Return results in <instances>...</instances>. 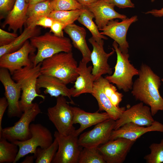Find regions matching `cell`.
I'll return each instance as SVG.
<instances>
[{
	"label": "cell",
	"mask_w": 163,
	"mask_h": 163,
	"mask_svg": "<svg viewBox=\"0 0 163 163\" xmlns=\"http://www.w3.org/2000/svg\"><path fill=\"white\" fill-rule=\"evenodd\" d=\"M138 75L133 83L131 94L136 100L150 107L153 116L158 111L163 110V98L159 91L160 78L145 64L141 65Z\"/></svg>",
	"instance_id": "cell-1"
},
{
	"label": "cell",
	"mask_w": 163,
	"mask_h": 163,
	"mask_svg": "<svg viewBox=\"0 0 163 163\" xmlns=\"http://www.w3.org/2000/svg\"><path fill=\"white\" fill-rule=\"evenodd\" d=\"M78 66L72 52H62L43 60L40 72L57 78L67 85L75 82L78 77Z\"/></svg>",
	"instance_id": "cell-2"
},
{
	"label": "cell",
	"mask_w": 163,
	"mask_h": 163,
	"mask_svg": "<svg viewBox=\"0 0 163 163\" xmlns=\"http://www.w3.org/2000/svg\"><path fill=\"white\" fill-rule=\"evenodd\" d=\"M41 63L34 66L32 62L29 66L15 71L11 75L13 80L19 84L21 88L22 92L20 106L23 112L33 106L34 103L32 101L36 97L45 99V96L39 94L36 88L37 79L41 74Z\"/></svg>",
	"instance_id": "cell-3"
},
{
	"label": "cell",
	"mask_w": 163,
	"mask_h": 163,
	"mask_svg": "<svg viewBox=\"0 0 163 163\" xmlns=\"http://www.w3.org/2000/svg\"><path fill=\"white\" fill-rule=\"evenodd\" d=\"M30 40L31 45L37 50L36 54L30 58L34 66L57 53L72 52V44L69 38L58 37L50 32L34 36Z\"/></svg>",
	"instance_id": "cell-4"
},
{
	"label": "cell",
	"mask_w": 163,
	"mask_h": 163,
	"mask_svg": "<svg viewBox=\"0 0 163 163\" xmlns=\"http://www.w3.org/2000/svg\"><path fill=\"white\" fill-rule=\"evenodd\" d=\"M112 45L117 55L114 71L113 75L105 78L110 82L115 84L119 90L128 92L132 88L133 78L139 75V70L131 64L129 59V54L122 52L117 42L114 41Z\"/></svg>",
	"instance_id": "cell-5"
},
{
	"label": "cell",
	"mask_w": 163,
	"mask_h": 163,
	"mask_svg": "<svg viewBox=\"0 0 163 163\" xmlns=\"http://www.w3.org/2000/svg\"><path fill=\"white\" fill-rule=\"evenodd\" d=\"M31 136L24 141H15L13 142L19 147V151L14 163L29 154H36L37 148L46 149L53 142L52 133L46 127L40 123H32L30 126Z\"/></svg>",
	"instance_id": "cell-6"
},
{
	"label": "cell",
	"mask_w": 163,
	"mask_h": 163,
	"mask_svg": "<svg viewBox=\"0 0 163 163\" xmlns=\"http://www.w3.org/2000/svg\"><path fill=\"white\" fill-rule=\"evenodd\" d=\"M69 103L64 96H60L57 97L55 105L47 110L49 119L59 133L63 136L73 133L75 130L73 126V113Z\"/></svg>",
	"instance_id": "cell-7"
},
{
	"label": "cell",
	"mask_w": 163,
	"mask_h": 163,
	"mask_svg": "<svg viewBox=\"0 0 163 163\" xmlns=\"http://www.w3.org/2000/svg\"><path fill=\"white\" fill-rule=\"evenodd\" d=\"M41 112L39 104L34 103L31 108L23 113L19 120L13 126L2 128L0 131V138L11 142L28 139L31 136L30 129V123Z\"/></svg>",
	"instance_id": "cell-8"
},
{
	"label": "cell",
	"mask_w": 163,
	"mask_h": 163,
	"mask_svg": "<svg viewBox=\"0 0 163 163\" xmlns=\"http://www.w3.org/2000/svg\"><path fill=\"white\" fill-rule=\"evenodd\" d=\"M54 136L57 141L58 148L53 163H77L82 150L78 136L74 133L63 136L55 131Z\"/></svg>",
	"instance_id": "cell-9"
},
{
	"label": "cell",
	"mask_w": 163,
	"mask_h": 163,
	"mask_svg": "<svg viewBox=\"0 0 163 163\" xmlns=\"http://www.w3.org/2000/svg\"><path fill=\"white\" fill-rule=\"evenodd\" d=\"M11 75L7 69L0 68V81L4 87L5 97L8 104V116L10 118L20 117L23 113L20 106L22 90L19 84L14 81Z\"/></svg>",
	"instance_id": "cell-10"
},
{
	"label": "cell",
	"mask_w": 163,
	"mask_h": 163,
	"mask_svg": "<svg viewBox=\"0 0 163 163\" xmlns=\"http://www.w3.org/2000/svg\"><path fill=\"white\" fill-rule=\"evenodd\" d=\"M115 120L111 118L96 125L92 129L85 132L78 139L80 146L83 147L97 148L109 140L114 130Z\"/></svg>",
	"instance_id": "cell-11"
},
{
	"label": "cell",
	"mask_w": 163,
	"mask_h": 163,
	"mask_svg": "<svg viewBox=\"0 0 163 163\" xmlns=\"http://www.w3.org/2000/svg\"><path fill=\"white\" fill-rule=\"evenodd\" d=\"M136 141L123 138L109 140L98 147L107 163H122Z\"/></svg>",
	"instance_id": "cell-12"
},
{
	"label": "cell",
	"mask_w": 163,
	"mask_h": 163,
	"mask_svg": "<svg viewBox=\"0 0 163 163\" xmlns=\"http://www.w3.org/2000/svg\"><path fill=\"white\" fill-rule=\"evenodd\" d=\"M36 49L27 40L19 49L0 57V67L7 69L11 75L15 71L30 65L32 62L30 55Z\"/></svg>",
	"instance_id": "cell-13"
},
{
	"label": "cell",
	"mask_w": 163,
	"mask_h": 163,
	"mask_svg": "<svg viewBox=\"0 0 163 163\" xmlns=\"http://www.w3.org/2000/svg\"><path fill=\"white\" fill-rule=\"evenodd\" d=\"M88 41L93 47L90 58L93 65L92 74L95 81L103 75L112 74V69L108 63V60L115 51L112 48V51L106 53L104 49V40L98 43L91 37L89 39Z\"/></svg>",
	"instance_id": "cell-14"
},
{
	"label": "cell",
	"mask_w": 163,
	"mask_h": 163,
	"mask_svg": "<svg viewBox=\"0 0 163 163\" xmlns=\"http://www.w3.org/2000/svg\"><path fill=\"white\" fill-rule=\"evenodd\" d=\"M150 108L140 102L126 109L120 118L115 121L114 130L119 129L125 124L132 123L145 126H151L155 121Z\"/></svg>",
	"instance_id": "cell-15"
},
{
	"label": "cell",
	"mask_w": 163,
	"mask_h": 163,
	"mask_svg": "<svg viewBox=\"0 0 163 163\" xmlns=\"http://www.w3.org/2000/svg\"><path fill=\"white\" fill-rule=\"evenodd\" d=\"M137 20L136 15L126 18L121 22L112 20L100 30L102 31L101 33L102 34L108 36L117 42L122 52L128 53L129 45L126 39L127 31L131 24Z\"/></svg>",
	"instance_id": "cell-16"
},
{
	"label": "cell",
	"mask_w": 163,
	"mask_h": 163,
	"mask_svg": "<svg viewBox=\"0 0 163 163\" xmlns=\"http://www.w3.org/2000/svg\"><path fill=\"white\" fill-rule=\"evenodd\" d=\"M151 131L163 133V124L155 120L149 126H140L132 123H126L117 129L113 130L109 140L123 138L136 141L144 134Z\"/></svg>",
	"instance_id": "cell-17"
},
{
	"label": "cell",
	"mask_w": 163,
	"mask_h": 163,
	"mask_svg": "<svg viewBox=\"0 0 163 163\" xmlns=\"http://www.w3.org/2000/svg\"><path fill=\"white\" fill-rule=\"evenodd\" d=\"M114 6L104 0H98L84 8H87L93 14L95 23L100 30L111 20L119 18L123 20L127 18L126 15L115 11Z\"/></svg>",
	"instance_id": "cell-18"
},
{
	"label": "cell",
	"mask_w": 163,
	"mask_h": 163,
	"mask_svg": "<svg viewBox=\"0 0 163 163\" xmlns=\"http://www.w3.org/2000/svg\"><path fill=\"white\" fill-rule=\"evenodd\" d=\"M66 84L60 79L53 76L41 74L37 82L36 88L38 93L40 94V89H45L44 93L49 94L51 97H57L62 96L68 97L71 104H74L72 99L70 89Z\"/></svg>",
	"instance_id": "cell-19"
},
{
	"label": "cell",
	"mask_w": 163,
	"mask_h": 163,
	"mask_svg": "<svg viewBox=\"0 0 163 163\" xmlns=\"http://www.w3.org/2000/svg\"><path fill=\"white\" fill-rule=\"evenodd\" d=\"M87 63L80 61L77 69L78 75L73 87L70 89L72 97H75L85 93L91 94L95 82L92 74V66H88Z\"/></svg>",
	"instance_id": "cell-20"
},
{
	"label": "cell",
	"mask_w": 163,
	"mask_h": 163,
	"mask_svg": "<svg viewBox=\"0 0 163 163\" xmlns=\"http://www.w3.org/2000/svg\"><path fill=\"white\" fill-rule=\"evenodd\" d=\"M71 108L73 114V124L79 123L80 125V127L75 130L74 133L78 136L88 127L110 118L106 112L99 113L97 111L91 113L76 107L71 106Z\"/></svg>",
	"instance_id": "cell-21"
},
{
	"label": "cell",
	"mask_w": 163,
	"mask_h": 163,
	"mask_svg": "<svg viewBox=\"0 0 163 163\" xmlns=\"http://www.w3.org/2000/svg\"><path fill=\"white\" fill-rule=\"evenodd\" d=\"M64 30L69 37L73 46L81 53L82 57V61L87 63L91 61V52L86 40L85 29L74 23L66 27Z\"/></svg>",
	"instance_id": "cell-22"
},
{
	"label": "cell",
	"mask_w": 163,
	"mask_h": 163,
	"mask_svg": "<svg viewBox=\"0 0 163 163\" xmlns=\"http://www.w3.org/2000/svg\"><path fill=\"white\" fill-rule=\"evenodd\" d=\"M91 94L97 100L99 110L105 111L111 119L115 121L120 118L126 110L125 107H115L112 104L104 92L100 78L94 82L93 91Z\"/></svg>",
	"instance_id": "cell-23"
},
{
	"label": "cell",
	"mask_w": 163,
	"mask_h": 163,
	"mask_svg": "<svg viewBox=\"0 0 163 163\" xmlns=\"http://www.w3.org/2000/svg\"><path fill=\"white\" fill-rule=\"evenodd\" d=\"M25 0H16L12 10L9 13L3 24V27L8 25V30L16 33L21 30L26 23L29 5Z\"/></svg>",
	"instance_id": "cell-24"
},
{
	"label": "cell",
	"mask_w": 163,
	"mask_h": 163,
	"mask_svg": "<svg viewBox=\"0 0 163 163\" xmlns=\"http://www.w3.org/2000/svg\"><path fill=\"white\" fill-rule=\"evenodd\" d=\"M39 32V30L35 24L27 26L22 33L12 42L7 45L0 46V57L5 54L18 50L28 39L37 36Z\"/></svg>",
	"instance_id": "cell-25"
},
{
	"label": "cell",
	"mask_w": 163,
	"mask_h": 163,
	"mask_svg": "<svg viewBox=\"0 0 163 163\" xmlns=\"http://www.w3.org/2000/svg\"><path fill=\"white\" fill-rule=\"evenodd\" d=\"M50 0L29 5L27 13V26L35 24L40 18L48 16L53 10L50 5Z\"/></svg>",
	"instance_id": "cell-26"
},
{
	"label": "cell",
	"mask_w": 163,
	"mask_h": 163,
	"mask_svg": "<svg viewBox=\"0 0 163 163\" xmlns=\"http://www.w3.org/2000/svg\"><path fill=\"white\" fill-rule=\"evenodd\" d=\"M94 18V16L92 13L87 8H84L77 21L89 30L92 37L97 42L99 43L102 40H107V38L99 32L97 26L93 21Z\"/></svg>",
	"instance_id": "cell-27"
},
{
	"label": "cell",
	"mask_w": 163,
	"mask_h": 163,
	"mask_svg": "<svg viewBox=\"0 0 163 163\" xmlns=\"http://www.w3.org/2000/svg\"><path fill=\"white\" fill-rule=\"evenodd\" d=\"M19 148L12 142L0 138V163H14L17 156Z\"/></svg>",
	"instance_id": "cell-28"
},
{
	"label": "cell",
	"mask_w": 163,
	"mask_h": 163,
	"mask_svg": "<svg viewBox=\"0 0 163 163\" xmlns=\"http://www.w3.org/2000/svg\"><path fill=\"white\" fill-rule=\"evenodd\" d=\"M84 8L70 11H52L48 16L65 24L66 27L74 24L82 13Z\"/></svg>",
	"instance_id": "cell-29"
},
{
	"label": "cell",
	"mask_w": 163,
	"mask_h": 163,
	"mask_svg": "<svg viewBox=\"0 0 163 163\" xmlns=\"http://www.w3.org/2000/svg\"><path fill=\"white\" fill-rule=\"evenodd\" d=\"M58 148V144L55 138L53 142L48 148L42 149L38 147L34 155L36 163H50L53 161Z\"/></svg>",
	"instance_id": "cell-30"
},
{
	"label": "cell",
	"mask_w": 163,
	"mask_h": 163,
	"mask_svg": "<svg viewBox=\"0 0 163 163\" xmlns=\"http://www.w3.org/2000/svg\"><path fill=\"white\" fill-rule=\"evenodd\" d=\"M97 148L84 147L81 151L78 163H106Z\"/></svg>",
	"instance_id": "cell-31"
},
{
	"label": "cell",
	"mask_w": 163,
	"mask_h": 163,
	"mask_svg": "<svg viewBox=\"0 0 163 163\" xmlns=\"http://www.w3.org/2000/svg\"><path fill=\"white\" fill-rule=\"evenodd\" d=\"M151 152L145 155L144 159L147 163L163 162V139L159 143H153L149 146Z\"/></svg>",
	"instance_id": "cell-32"
},
{
	"label": "cell",
	"mask_w": 163,
	"mask_h": 163,
	"mask_svg": "<svg viewBox=\"0 0 163 163\" xmlns=\"http://www.w3.org/2000/svg\"><path fill=\"white\" fill-rule=\"evenodd\" d=\"M50 5L53 11H70L84 8L76 0H52Z\"/></svg>",
	"instance_id": "cell-33"
},
{
	"label": "cell",
	"mask_w": 163,
	"mask_h": 163,
	"mask_svg": "<svg viewBox=\"0 0 163 163\" xmlns=\"http://www.w3.org/2000/svg\"><path fill=\"white\" fill-rule=\"evenodd\" d=\"M16 33H9L1 28L0 29V46L9 44L12 42L17 37Z\"/></svg>",
	"instance_id": "cell-34"
},
{
	"label": "cell",
	"mask_w": 163,
	"mask_h": 163,
	"mask_svg": "<svg viewBox=\"0 0 163 163\" xmlns=\"http://www.w3.org/2000/svg\"><path fill=\"white\" fill-rule=\"evenodd\" d=\"M66 27L64 24L54 20L51 28L50 32H52L55 35L59 37H64L63 30Z\"/></svg>",
	"instance_id": "cell-35"
},
{
	"label": "cell",
	"mask_w": 163,
	"mask_h": 163,
	"mask_svg": "<svg viewBox=\"0 0 163 163\" xmlns=\"http://www.w3.org/2000/svg\"><path fill=\"white\" fill-rule=\"evenodd\" d=\"M16 0H0L1 14L9 13L13 9Z\"/></svg>",
	"instance_id": "cell-36"
},
{
	"label": "cell",
	"mask_w": 163,
	"mask_h": 163,
	"mask_svg": "<svg viewBox=\"0 0 163 163\" xmlns=\"http://www.w3.org/2000/svg\"><path fill=\"white\" fill-rule=\"evenodd\" d=\"M107 2L120 8H134L135 5L131 0H104Z\"/></svg>",
	"instance_id": "cell-37"
},
{
	"label": "cell",
	"mask_w": 163,
	"mask_h": 163,
	"mask_svg": "<svg viewBox=\"0 0 163 163\" xmlns=\"http://www.w3.org/2000/svg\"><path fill=\"white\" fill-rule=\"evenodd\" d=\"M54 20L50 17L45 16L39 19L36 22V25L45 28H50Z\"/></svg>",
	"instance_id": "cell-38"
},
{
	"label": "cell",
	"mask_w": 163,
	"mask_h": 163,
	"mask_svg": "<svg viewBox=\"0 0 163 163\" xmlns=\"http://www.w3.org/2000/svg\"><path fill=\"white\" fill-rule=\"evenodd\" d=\"M8 104L5 97H3L0 99V131L2 129V118L4 113Z\"/></svg>",
	"instance_id": "cell-39"
},
{
	"label": "cell",
	"mask_w": 163,
	"mask_h": 163,
	"mask_svg": "<svg viewBox=\"0 0 163 163\" xmlns=\"http://www.w3.org/2000/svg\"><path fill=\"white\" fill-rule=\"evenodd\" d=\"M123 95L122 93L117 91L110 99L112 104L115 106L119 107V104L122 101Z\"/></svg>",
	"instance_id": "cell-40"
},
{
	"label": "cell",
	"mask_w": 163,
	"mask_h": 163,
	"mask_svg": "<svg viewBox=\"0 0 163 163\" xmlns=\"http://www.w3.org/2000/svg\"><path fill=\"white\" fill-rule=\"evenodd\" d=\"M145 13L150 14L156 17H161L163 16V8L159 10L153 9Z\"/></svg>",
	"instance_id": "cell-41"
},
{
	"label": "cell",
	"mask_w": 163,
	"mask_h": 163,
	"mask_svg": "<svg viewBox=\"0 0 163 163\" xmlns=\"http://www.w3.org/2000/svg\"><path fill=\"white\" fill-rule=\"evenodd\" d=\"M84 8L85 7L94 3L98 0H76Z\"/></svg>",
	"instance_id": "cell-42"
},
{
	"label": "cell",
	"mask_w": 163,
	"mask_h": 163,
	"mask_svg": "<svg viewBox=\"0 0 163 163\" xmlns=\"http://www.w3.org/2000/svg\"><path fill=\"white\" fill-rule=\"evenodd\" d=\"M35 159L34 156H27L26 157L24 160L21 162L22 163H34V159Z\"/></svg>",
	"instance_id": "cell-43"
},
{
	"label": "cell",
	"mask_w": 163,
	"mask_h": 163,
	"mask_svg": "<svg viewBox=\"0 0 163 163\" xmlns=\"http://www.w3.org/2000/svg\"><path fill=\"white\" fill-rule=\"evenodd\" d=\"M29 5H33L36 3L46 1L47 0H25Z\"/></svg>",
	"instance_id": "cell-44"
},
{
	"label": "cell",
	"mask_w": 163,
	"mask_h": 163,
	"mask_svg": "<svg viewBox=\"0 0 163 163\" xmlns=\"http://www.w3.org/2000/svg\"><path fill=\"white\" fill-rule=\"evenodd\" d=\"M152 2H153L155 0H151Z\"/></svg>",
	"instance_id": "cell-45"
},
{
	"label": "cell",
	"mask_w": 163,
	"mask_h": 163,
	"mask_svg": "<svg viewBox=\"0 0 163 163\" xmlns=\"http://www.w3.org/2000/svg\"><path fill=\"white\" fill-rule=\"evenodd\" d=\"M161 81L163 82V79H161Z\"/></svg>",
	"instance_id": "cell-46"
},
{
	"label": "cell",
	"mask_w": 163,
	"mask_h": 163,
	"mask_svg": "<svg viewBox=\"0 0 163 163\" xmlns=\"http://www.w3.org/2000/svg\"><path fill=\"white\" fill-rule=\"evenodd\" d=\"M50 0L51 1V0Z\"/></svg>",
	"instance_id": "cell-47"
}]
</instances>
